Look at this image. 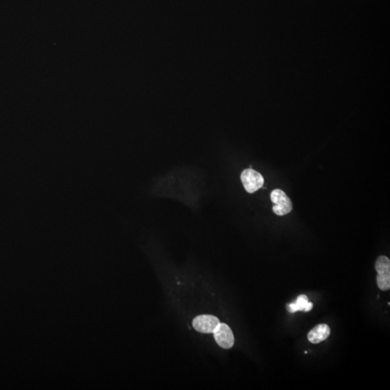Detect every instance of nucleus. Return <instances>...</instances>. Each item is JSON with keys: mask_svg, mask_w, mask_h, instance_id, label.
<instances>
[{"mask_svg": "<svg viewBox=\"0 0 390 390\" xmlns=\"http://www.w3.org/2000/svg\"><path fill=\"white\" fill-rule=\"evenodd\" d=\"M270 199L272 203L274 204L272 210L274 214L277 216H286L292 211L293 203L291 199L288 197L285 192L280 189H276L272 191L270 194Z\"/></svg>", "mask_w": 390, "mask_h": 390, "instance_id": "f257e3e1", "label": "nucleus"}, {"mask_svg": "<svg viewBox=\"0 0 390 390\" xmlns=\"http://www.w3.org/2000/svg\"><path fill=\"white\" fill-rule=\"evenodd\" d=\"M375 269L377 272L376 282L381 291H388L390 288V261L386 256H381L376 260Z\"/></svg>", "mask_w": 390, "mask_h": 390, "instance_id": "f03ea898", "label": "nucleus"}, {"mask_svg": "<svg viewBox=\"0 0 390 390\" xmlns=\"http://www.w3.org/2000/svg\"><path fill=\"white\" fill-rule=\"evenodd\" d=\"M241 180L245 190L249 193L253 194L262 188L265 180L261 173L253 168L243 170L241 174Z\"/></svg>", "mask_w": 390, "mask_h": 390, "instance_id": "7ed1b4c3", "label": "nucleus"}, {"mask_svg": "<svg viewBox=\"0 0 390 390\" xmlns=\"http://www.w3.org/2000/svg\"><path fill=\"white\" fill-rule=\"evenodd\" d=\"M220 323L219 318L216 316L203 314L196 316L192 321V326L199 333L211 334L214 333Z\"/></svg>", "mask_w": 390, "mask_h": 390, "instance_id": "20e7f679", "label": "nucleus"}, {"mask_svg": "<svg viewBox=\"0 0 390 390\" xmlns=\"http://www.w3.org/2000/svg\"><path fill=\"white\" fill-rule=\"evenodd\" d=\"M214 338L220 347L224 349L231 348L234 345V335L229 325L220 323L214 333Z\"/></svg>", "mask_w": 390, "mask_h": 390, "instance_id": "39448f33", "label": "nucleus"}, {"mask_svg": "<svg viewBox=\"0 0 390 390\" xmlns=\"http://www.w3.org/2000/svg\"><path fill=\"white\" fill-rule=\"evenodd\" d=\"M330 328L326 324H320L308 334V339L311 343H321L330 336Z\"/></svg>", "mask_w": 390, "mask_h": 390, "instance_id": "423d86ee", "label": "nucleus"}, {"mask_svg": "<svg viewBox=\"0 0 390 390\" xmlns=\"http://www.w3.org/2000/svg\"><path fill=\"white\" fill-rule=\"evenodd\" d=\"M309 302L307 296L306 295H300L298 296L296 302L291 303L287 305V309L289 312L295 313L296 311H304L305 306Z\"/></svg>", "mask_w": 390, "mask_h": 390, "instance_id": "0eeeda50", "label": "nucleus"}, {"mask_svg": "<svg viewBox=\"0 0 390 390\" xmlns=\"http://www.w3.org/2000/svg\"><path fill=\"white\" fill-rule=\"evenodd\" d=\"M313 309V304L311 302H308L307 304H306V306H305V309L304 311H306V312H308V311H311V309Z\"/></svg>", "mask_w": 390, "mask_h": 390, "instance_id": "6e6552de", "label": "nucleus"}]
</instances>
